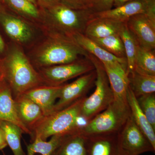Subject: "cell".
I'll return each mask as SVG.
<instances>
[{"mask_svg": "<svg viewBox=\"0 0 155 155\" xmlns=\"http://www.w3.org/2000/svg\"><path fill=\"white\" fill-rule=\"evenodd\" d=\"M42 31L40 38L25 52L37 70L72 63L81 57L88 56V53L72 37L54 31Z\"/></svg>", "mask_w": 155, "mask_h": 155, "instance_id": "cell-1", "label": "cell"}, {"mask_svg": "<svg viewBox=\"0 0 155 155\" xmlns=\"http://www.w3.org/2000/svg\"><path fill=\"white\" fill-rule=\"evenodd\" d=\"M2 65L14 99L34 87L46 84L25 50L17 44L12 42Z\"/></svg>", "mask_w": 155, "mask_h": 155, "instance_id": "cell-2", "label": "cell"}, {"mask_svg": "<svg viewBox=\"0 0 155 155\" xmlns=\"http://www.w3.org/2000/svg\"><path fill=\"white\" fill-rule=\"evenodd\" d=\"M41 14L42 31H48L72 36L84 33L93 11L89 9L75 10L60 3L39 8Z\"/></svg>", "mask_w": 155, "mask_h": 155, "instance_id": "cell-3", "label": "cell"}, {"mask_svg": "<svg viewBox=\"0 0 155 155\" xmlns=\"http://www.w3.org/2000/svg\"><path fill=\"white\" fill-rule=\"evenodd\" d=\"M84 97L61 110L45 116L31 130V135L38 136L46 141L54 135H64L76 132L79 129L78 119Z\"/></svg>", "mask_w": 155, "mask_h": 155, "instance_id": "cell-4", "label": "cell"}, {"mask_svg": "<svg viewBox=\"0 0 155 155\" xmlns=\"http://www.w3.org/2000/svg\"><path fill=\"white\" fill-rule=\"evenodd\" d=\"M87 58L94 66L96 72L94 91L84 101L80 116L86 123L108 107L114 101V95L104 65L91 54Z\"/></svg>", "mask_w": 155, "mask_h": 155, "instance_id": "cell-5", "label": "cell"}, {"mask_svg": "<svg viewBox=\"0 0 155 155\" xmlns=\"http://www.w3.org/2000/svg\"><path fill=\"white\" fill-rule=\"evenodd\" d=\"M130 115L129 107L114 101L104 110L80 127L78 130L86 136L117 134Z\"/></svg>", "mask_w": 155, "mask_h": 155, "instance_id": "cell-6", "label": "cell"}, {"mask_svg": "<svg viewBox=\"0 0 155 155\" xmlns=\"http://www.w3.org/2000/svg\"><path fill=\"white\" fill-rule=\"evenodd\" d=\"M0 24L12 42L28 50L43 34L41 28L6 8L0 11Z\"/></svg>", "mask_w": 155, "mask_h": 155, "instance_id": "cell-7", "label": "cell"}, {"mask_svg": "<svg viewBox=\"0 0 155 155\" xmlns=\"http://www.w3.org/2000/svg\"><path fill=\"white\" fill-rule=\"evenodd\" d=\"M118 155H140L155 153V150L140 129L131 115L117 134Z\"/></svg>", "mask_w": 155, "mask_h": 155, "instance_id": "cell-8", "label": "cell"}, {"mask_svg": "<svg viewBox=\"0 0 155 155\" xmlns=\"http://www.w3.org/2000/svg\"><path fill=\"white\" fill-rule=\"evenodd\" d=\"M94 69L93 64L86 57L72 63L44 67L37 70L46 84L59 86Z\"/></svg>", "mask_w": 155, "mask_h": 155, "instance_id": "cell-9", "label": "cell"}, {"mask_svg": "<svg viewBox=\"0 0 155 155\" xmlns=\"http://www.w3.org/2000/svg\"><path fill=\"white\" fill-rule=\"evenodd\" d=\"M96 76L94 69L80 76L72 83L63 84L52 113L61 110L86 97L87 93L94 84Z\"/></svg>", "mask_w": 155, "mask_h": 155, "instance_id": "cell-10", "label": "cell"}, {"mask_svg": "<svg viewBox=\"0 0 155 155\" xmlns=\"http://www.w3.org/2000/svg\"><path fill=\"white\" fill-rule=\"evenodd\" d=\"M142 14L155 17V0H132L108 11L94 12L92 17L109 18L126 22L132 16Z\"/></svg>", "mask_w": 155, "mask_h": 155, "instance_id": "cell-11", "label": "cell"}, {"mask_svg": "<svg viewBox=\"0 0 155 155\" xmlns=\"http://www.w3.org/2000/svg\"><path fill=\"white\" fill-rule=\"evenodd\" d=\"M126 22L139 45L146 49L155 50V17L139 14L130 17Z\"/></svg>", "mask_w": 155, "mask_h": 155, "instance_id": "cell-12", "label": "cell"}, {"mask_svg": "<svg viewBox=\"0 0 155 155\" xmlns=\"http://www.w3.org/2000/svg\"><path fill=\"white\" fill-rule=\"evenodd\" d=\"M102 64L113 92L114 101L122 105L129 107L127 96L129 81L127 74V68L118 63Z\"/></svg>", "mask_w": 155, "mask_h": 155, "instance_id": "cell-13", "label": "cell"}, {"mask_svg": "<svg viewBox=\"0 0 155 155\" xmlns=\"http://www.w3.org/2000/svg\"><path fill=\"white\" fill-rule=\"evenodd\" d=\"M63 86V84L59 86L40 85L29 90L22 95L37 104L46 116L52 112Z\"/></svg>", "mask_w": 155, "mask_h": 155, "instance_id": "cell-14", "label": "cell"}, {"mask_svg": "<svg viewBox=\"0 0 155 155\" xmlns=\"http://www.w3.org/2000/svg\"><path fill=\"white\" fill-rule=\"evenodd\" d=\"M126 22L105 18H93L87 23L84 35L90 39L119 35Z\"/></svg>", "mask_w": 155, "mask_h": 155, "instance_id": "cell-15", "label": "cell"}, {"mask_svg": "<svg viewBox=\"0 0 155 155\" xmlns=\"http://www.w3.org/2000/svg\"><path fill=\"white\" fill-rule=\"evenodd\" d=\"M0 121L12 122L20 127L23 133L31 135V132L19 118L16 104L9 86L0 90Z\"/></svg>", "mask_w": 155, "mask_h": 155, "instance_id": "cell-16", "label": "cell"}, {"mask_svg": "<svg viewBox=\"0 0 155 155\" xmlns=\"http://www.w3.org/2000/svg\"><path fill=\"white\" fill-rule=\"evenodd\" d=\"M14 100L19 118L31 132L33 127L45 117L42 110L37 104L24 96Z\"/></svg>", "mask_w": 155, "mask_h": 155, "instance_id": "cell-17", "label": "cell"}, {"mask_svg": "<svg viewBox=\"0 0 155 155\" xmlns=\"http://www.w3.org/2000/svg\"><path fill=\"white\" fill-rule=\"evenodd\" d=\"M7 10L41 28L40 9L28 0H3Z\"/></svg>", "mask_w": 155, "mask_h": 155, "instance_id": "cell-18", "label": "cell"}, {"mask_svg": "<svg viewBox=\"0 0 155 155\" xmlns=\"http://www.w3.org/2000/svg\"><path fill=\"white\" fill-rule=\"evenodd\" d=\"M72 37L87 52L94 56L102 63H118L127 68L126 58H119L114 56L83 34H77Z\"/></svg>", "mask_w": 155, "mask_h": 155, "instance_id": "cell-19", "label": "cell"}, {"mask_svg": "<svg viewBox=\"0 0 155 155\" xmlns=\"http://www.w3.org/2000/svg\"><path fill=\"white\" fill-rule=\"evenodd\" d=\"M117 134L87 136V155H118Z\"/></svg>", "mask_w": 155, "mask_h": 155, "instance_id": "cell-20", "label": "cell"}, {"mask_svg": "<svg viewBox=\"0 0 155 155\" xmlns=\"http://www.w3.org/2000/svg\"><path fill=\"white\" fill-rule=\"evenodd\" d=\"M127 97L130 115L134 121L155 150V130L140 107L137 98L129 86L127 90Z\"/></svg>", "mask_w": 155, "mask_h": 155, "instance_id": "cell-21", "label": "cell"}, {"mask_svg": "<svg viewBox=\"0 0 155 155\" xmlns=\"http://www.w3.org/2000/svg\"><path fill=\"white\" fill-rule=\"evenodd\" d=\"M87 137L78 130L62 140L53 155H87Z\"/></svg>", "mask_w": 155, "mask_h": 155, "instance_id": "cell-22", "label": "cell"}, {"mask_svg": "<svg viewBox=\"0 0 155 155\" xmlns=\"http://www.w3.org/2000/svg\"><path fill=\"white\" fill-rule=\"evenodd\" d=\"M129 87L137 98L155 92V76L134 68L128 75Z\"/></svg>", "mask_w": 155, "mask_h": 155, "instance_id": "cell-23", "label": "cell"}, {"mask_svg": "<svg viewBox=\"0 0 155 155\" xmlns=\"http://www.w3.org/2000/svg\"><path fill=\"white\" fill-rule=\"evenodd\" d=\"M66 135L53 136L48 141L35 136L32 143L27 146L26 155H53Z\"/></svg>", "mask_w": 155, "mask_h": 155, "instance_id": "cell-24", "label": "cell"}, {"mask_svg": "<svg viewBox=\"0 0 155 155\" xmlns=\"http://www.w3.org/2000/svg\"><path fill=\"white\" fill-rule=\"evenodd\" d=\"M0 128L5 134L8 145L14 155H25L21 144L22 129L12 122L0 121Z\"/></svg>", "mask_w": 155, "mask_h": 155, "instance_id": "cell-25", "label": "cell"}, {"mask_svg": "<svg viewBox=\"0 0 155 155\" xmlns=\"http://www.w3.org/2000/svg\"><path fill=\"white\" fill-rule=\"evenodd\" d=\"M119 35L124 44L127 61V74L128 75L134 69L138 44L133 35L127 28L126 22L119 33Z\"/></svg>", "mask_w": 155, "mask_h": 155, "instance_id": "cell-26", "label": "cell"}, {"mask_svg": "<svg viewBox=\"0 0 155 155\" xmlns=\"http://www.w3.org/2000/svg\"><path fill=\"white\" fill-rule=\"evenodd\" d=\"M134 68L147 74L155 76V50L146 49L138 45Z\"/></svg>", "mask_w": 155, "mask_h": 155, "instance_id": "cell-27", "label": "cell"}, {"mask_svg": "<svg viewBox=\"0 0 155 155\" xmlns=\"http://www.w3.org/2000/svg\"><path fill=\"white\" fill-rule=\"evenodd\" d=\"M91 39L114 56L119 58H126L124 44L119 35Z\"/></svg>", "mask_w": 155, "mask_h": 155, "instance_id": "cell-28", "label": "cell"}, {"mask_svg": "<svg viewBox=\"0 0 155 155\" xmlns=\"http://www.w3.org/2000/svg\"><path fill=\"white\" fill-rule=\"evenodd\" d=\"M139 106L155 130V94L146 95L137 98Z\"/></svg>", "mask_w": 155, "mask_h": 155, "instance_id": "cell-29", "label": "cell"}, {"mask_svg": "<svg viewBox=\"0 0 155 155\" xmlns=\"http://www.w3.org/2000/svg\"><path fill=\"white\" fill-rule=\"evenodd\" d=\"M115 0H97L91 9L94 12H102L113 8Z\"/></svg>", "mask_w": 155, "mask_h": 155, "instance_id": "cell-30", "label": "cell"}, {"mask_svg": "<svg viewBox=\"0 0 155 155\" xmlns=\"http://www.w3.org/2000/svg\"><path fill=\"white\" fill-rule=\"evenodd\" d=\"M59 2L68 8L75 10L87 9L82 0H59Z\"/></svg>", "mask_w": 155, "mask_h": 155, "instance_id": "cell-31", "label": "cell"}, {"mask_svg": "<svg viewBox=\"0 0 155 155\" xmlns=\"http://www.w3.org/2000/svg\"><path fill=\"white\" fill-rule=\"evenodd\" d=\"M39 8H45L59 2V0H36Z\"/></svg>", "mask_w": 155, "mask_h": 155, "instance_id": "cell-32", "label": "cell"}, {"mask_svg": "<svg viewBox=\"0 0 155 155\" xmlns=\"http://www.w3.org/2000/svg\"><path fill=\"white\" fill-rule=\"evenodd\" d=\"M8 146L5 134L2 129L0 128V151Z\"/></svg>", "mask_w": 155, "mask_h": 155, "instance_id": "cell-33", "label": "cell"}, {"mask_svg": "<svg viewBox=\"0 0 155 155\" xmlns=\"http://www.w3.org/2000/svg\"><path fill=\"white\" fill-rule=\"evenodd\" d=\"M82 1L84 6L87 8L91 10L97 0H82Z\"/></svg>", "mask_w": 155, "mask_h": 155, "instance_id": "cell-34", "label": "cell"}, {"mask_svg": "<svg viewBox=\"0 0 155 155\" xmlns=\"http://www.w3.org/2000/svg\"><path fill=\"white\" fill-rule=\"evenodd\" d=\"M131 1H132V0H115L113 7H115V8L119 7V6L125 4V3Z\"/></svg>", "mask_w": 155, "mask_h": 155, "instance_id": "cell-35", "label": "cell"}, {"mask_svg": "<svg viewBox=\"0 0 155 155\" xmlns=\"http://www.w3.org/2000/svg\"><path fill=\"white\" fill-rule=\"evenodd\" d=\"M6 50V45L3 40L2 38L0 35V54L5 52Z\"/></svg>", "mask_w": 155, "mask_h": 155, "instance_id": "cell-36", "label": "cell"}, {"mask_svg": "<svg viewBox=\"0 0 155 155\" xmlns=\"http://www.w3.org/2000/svg\"><path fill=\"white\" fill-rule=\"evenodd\" d=\"M5 9L4 3H3V0H0V11H2L3 10Z\"/></svg>", "mask_w": 155, "mask_h": 155, "instance_id": "cell-37", "label": "cell"}, {"mask_svg": "<svg viewBox=\"0 0 155 155\" xmlns=\"http://www.w3.org/2000/svg\"><path fill=\"white\" fill-rule=\"evenodd\" d=\"M28 1H29L31 2L34 5H35L38 7V4L36 0H28Z\"/></svg>", "mask_w": 155, "mask_h": 155, "instance_id": "cell-38", "label": "cell"}, {"mask_svg": "<svg viewBox=\"0 0 155 155\" xmlns=\"http://www.w3.org/2000/svg\"><path fill=\"white\" fill-rule=\"evenodd\" d=\"M0 78H1V72H0Z\"/></svg>", "mask_w": 155, "mask_h": 155, "instance_id": "cell-39", "label": "cell"}]
</instances>
